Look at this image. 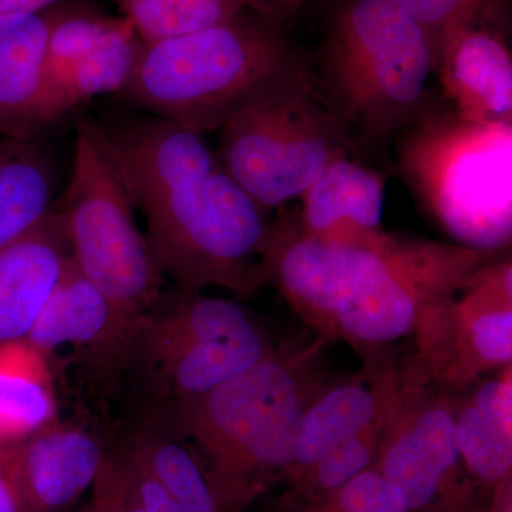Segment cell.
Here are the masks:
<instances>
[{
    "mask_svg": "<svg viewBox=\"0 0 512 512\" xmlns=\"http://www.w3.org/2000/svg\"><path fill=\"white\" fill-rule=\"evenodd\" d=\"M147 221L158 268L181 291L249 298L268 284V212L222 168L202 134L148 113L97 120Z\"/></svg>",
    "mask_w": 512,
    "mask_h": 512,
    "instance_id": "6da1fadb",
    "label": "cell"
},
{
    "mask_svg": "<svg viewBox=\"0 0 512 512\" xmlns=\"http://www.w3.org/2000/svg\"><path fill=\"white\" fill-rule=\"evenodd\" d=\"M325 342L286 343L210 392L167 407L168 424L200 458L225 512L247 511L288 473L303 413L328 384L319 370Z\"/></svg>",
    "mask_w": 512,
    "mask_h": 512,
    "instance_id": "7a4b0ae2",
    "label": "cell"
},
{
    "mask_svg": "<svg viewBox=\"0 0 512 512\" xmlns=\"http://www.w3.org/2000/svg\"><path fill=\"white\" fill-rule=\"evenodd\" d=\"M306 69L281 22L245 9L212 28L143 45L119 97L204 134L220 130L272 84Z\"/></svg>",
    "mask_w": 512,
    "mask_h": 512,
    "instance_id": "3957f363",
    "label": "cell"
},
{
    "mask_svg": "<svg viewBox=\"0 0 512 512\" xmlns=\"http://www.w3.org/2000/svg\"><path fill=\"white\" fill-rule=\"evenodd\" d=\"M430 43L397 0H345L320 55L319 96L353 137L402 133L427 100Z\"/></svg>",
    "mask_w": 512,
    "mask_h": 512,
    "instance_id": "277c9868",
    "label": "cell"
},
{
    "mask_svg": "<svg viewBox=\"0 0 512 512\" xmlns=\"http://www.w3.org/2000/svg\"><path fill=\"white\" fill-rule=\"evenodd\" d=\"M400 136L404 180L427 212L463 245L503 251L512 227V123H468L426 100Z\"/></svg>",
    "mask_w": 512,
    "mask_h": 512,
    "instance_id": "5b68a950",
    "label": "cell"
},
{
    "mask_svg": "<svg viewBox=\"0 0 512 512\" xmlns=\"http://www.w3.org/2000/svg\"><path fill=\"white\" fill-rule=\"evenodd\" d=\"M72 258L111 305L124 352L131 330L163 295V272L134 217V204L99 124L77 121L72 177L57 200Z\"/></svg>",
    "mask_w": 512,
    "mask_h": 512,
    "instance_id": "8992f818",
    "label": "cell"
},
{
    "mask_svg": "<svg viewBox=\"0 0 512 512\" xmlns=\"http://www.w3.org/2000/svg\"><path fill=\"white\" fill-rule=\"evenodd\" d=\"M220 130L222 168L265 212L301 198L336 154L353 147L309 69L272 84Z\"/></svg>",
    "mask_w": 512,
    "mask_h": 512,
    "instance_id": "52a82bcc",
    "label": "cell"
},
{
    "mask_svg": "<svg viewBox=\"0 0 512 512\" xmlns=\"http://www.w3.org/2000/svg\"><path fill=\"white\" fill-rule=\"evenodd\" d=\"M272 349L239 303L180 289L163 293L138 319L121 367L136 370L148 392L171 407L210 392Z\"/></svg>",
    "mask_w": 512,
    "mask_h": 512,
    "instance_id": "ba28073f",
    "label": "cell"
},
{
    "mask_svg": "<svg viewBox=\"0 0 512 512\" xmlns=\"http://www.w3.org/2000/svg\"><path fill=\"white\" fill-rule=\"evenodd\" d=\"M501 252L384 231L357 242L338 311V339L373 353L412 335L424 313Z\"/></svg>",
    "mask_w": 512,
    "mask_h": 512,
    "instance_id": "9c48e42d",
    "label": "cell"
},
{
    "mask_svg": "<svg viewBox=\"0 0 512 512\" xmlns=\"http://www.w3.org/2000/svg\"><path fill=\"white\" fill-rule=\"evenodd\" d=\"M409 363L375 470L410 512H478L473 483L456 439V402Z\"/></svg>",
    "mask_w": 512,
    "mask_h": 512,
    "instance_id": "30bf717a",
    "label": "cell"
},
{
    "mask_svg": "<svg viewBox=\"0 0 512 512\" xmlns=\"http://www.w3.org/2000/svg\"><path fill=\"white\" fill-rule=\"evenodd\" d=\"M414 362L431 382L464 386L512 359V264L495 259L419 320Z\"/></svg>",
    "mask_w": 512,
    "mask_h": 512,
    "instance_id": "8fae6325",
    "label": "cell"
},
{
    "mask_svg": "<svg viewBox=\"0 0 512 512\" xmlns=\"http://www.w3.org/2000/svg\"><path fill=\"white\" fill-rule=\"evenodd\" d=\"M355 244L303 234L288 218L272 225L264 264L269 281L315 335L338 339V311Z\"/></svg>",
    "mask_w": 512,
    "mask_h": 512,
    "instance_id": "7c38bea8",
    "label": "cell"
},
{
    "mask_svg": "<svg viewBox=\"0 0 512 512\" xmlns=\"http://www.w3.org/2000/svg\"><path fill=\"white\" fill-rule=\"evenodd\" d=\"M6 451L25 512L72 507L92 487L106 453L92 434L57 420Z\"/></svg>",
    "mask_w": 512,
    "mask_h": 512,
    "instance_id": "4fadbf2b",
    "label": "cell"
},
{
    "mask_svg": "<svg viewBox=\"0 0 512 512\" xmlns=\"http://www.w3.org/2000/svg\"><path fill=\"white\" fill-rule=\"evenodd\" d=\"M380 352V350H379ZM367 370L326 384L303 413L285 478L302 476L329 451L365 431L396 403L400 372L390 356L375 355Z\"/></svg>",
    "mask_w": 512,
    "mask_h": 512,
    "instance_id": "5bb4252c",
    "label": "cell"
},
{
    "mask_svg": "<svg viewBox=\"0 0 512 512\" xmlns=\"http://www.w3.org/2000/svg\"><path fill=\"white\" fill-rule=\"evenodd\" d=\"M70 256L57 202L37 227L0 249V342L28 338Z\"/></svg>",
    "mask_w": 512,
    "mask_h": 512,
    "instance_id": "9a60e30c",
    "label": "cell"
},
{
    "mask_svg": "<svg viewBox=\"0 0 512 512\" xmlns=\"http://www.w3.org/2000/svg\"><path fill=\"white\" fill-rule=\"evenodd\" d=\"M478 23L458 30L441 49L434 73L458 119L512 123V57L503 39Z\"/></svg>",
    "mask_w": 512,
    "mask_h": 512,
    "instance_id": "2e32d148",
    "label": "cell"
},
{
    "mask_svg": "<svg viewBox=\"0 0 512 512\" xmlns=\"http://www.w3.org/2000/svg\"><path fill=\"white\" fill-rule=\"evenodd\" d=\"M382 174L336 154L302 194L298 227L309 237L357 244L383 231Z\"/></svg>",
    "mask_w": 512,
    "mask_h": 512,
    "instance_id": "e0dca14e",
    "label": "cell"
},
{
    "mask_svg": "<svg viewBox=\"0 0 512 512\" xmlns=\"http://www.w3.org/2000/svg\"><path fill=\"white\" fill-rule=\"evenodd\" d=\"M25 340L47 359L73 346L89 350L104 369H121L123 363L124 345L113 309L72 256Z\"/></svg>",
    "mask_w": 512,
    "mask_h": 512,
    "instance_id": "ac0fdd59",
    "label": "cell"
},
{
    "mask_svg": "<svg viewBox=\"0 0 512 512\" xmlns=\"http://www.w3.org/2000/svg\"><path fill=\"white\" fill-rule=\"evenodd\" d=\"M56 5L0 19V137H40L43 70Z\"/></svg>",
    "mask_w": 512,
    "mask_h": 512,
    "instance_id": "d6986e66",
    "label": "cell"
},
{
    "mask_svg": "<svg viewBox=\"0 0 512 512\" xmlns=\"http://www.w3.org/2000/svg\"><path fill=\"white\" fill-rule=\"evenodd\" d=\"M59 194L55 153L40 137H0V249L28 234Z\"/></svg>",
    "mask_w": 512,
    "mask_h": 512,
    "instance_id": "ffe728a7",
    "label": "cell"
},
{
    "mask_svg": "<svg viewBox=\"0 0 512 512\" xmlns=\"http://www.w3.org/2000/svg\"><path fill=\"white\" fill-rule=\"evenodd\" d=\"M49 359L26 340L0 342V444H15L56 421Z\"/></svg>",
    "mask_w": 512,
    "mask_h": 512,
    "instance_id": "44dd1931",
    "label": "cell"
},
{
    "mask_svg": "<svg viewBox=\"0 0 512 512\" xmlns=\"http://www.w3.org/2000/svg\"><path fill=\"white\" fill-rule=\"evenodd\" d=\"M121 22V16L116 18L100 10L76 6L64 8L57 3L43 70V121L46 127L62 117L63 94L79 64Z\"/></svg>",
    "mask_w": 512,
    "mask_h": 512,
    "instance_id": "7402d4cb",
    "label": "cell"
},
{
    "mask_svg": "<svg viewBox=\"0 0 512 512\" xmlns=\"http://www.w3.org/2000/svg\"><path fill=\"white\" fill-rule=\"evenodd\" d=\"M127 447L188 512H225L194 450L163 430L138 431Z\"/></svg>",
    "mask_w": 512,
    "mask_h": 512,
    "instance_id": "603a6c76",
    "label": "cell"
},
{
    "mask_svg": "<svg viewBox=\"0 0 512 512\" xmlns=\"http://www.w3.org/2000/svg\"><path fill=\"white\" fill-rule=\"evenodd\" d=\"M454 426L458 450L471 477L494 490L510 483L511 421L483 409L468 397L456 402Z\"/></svg>",
    "mask_w": 512,
    "mask_h": 512,
    "instance_id": "cb8c5ba5",
    "label": "cell"
},
{
    "mask_svg": "<svg viewBox=\"0 0 512 512\" xmlns=\"http://www.w3.org/2000/svg\"><path fill=\"white\" fill-rule=\"evenodd\" d=\"M144 45L191 35L249 9L245 0H113Z\"/></svg>",
    "mask_w": 512,
    "mask_h": 512,
    "instance_id": "d4e9b609",
    "label": "cell"
},
{
    "mask_svg": "<svg viewBox=\"0 0 512 512\" xmlns=\"http://www.w3.org/2000/svg\"><path fill=\"white\" fill-rule=\"evenodd\" d=\"M143 45L130 23L123 19L73 73L60 104L62 117L94 97L119 94L133 73Z\"/></svg>",
    "mask_w": 512,
    "mask_h": 512,
    "instance_id": "484cf974",
    "label": "cell"
},
{
    "mask_svg": "<svg viewBox=\"0 0 512 512\" xmlns=\"http://www.w3.org/2000/svg\"><path fill=\"white\" fill-rule=\"evenodd\" d=\"M396 404L397 400L372 426L339 444L302 476L289 481L295 504L308 503L335 493L359 474L373 468Z\"/></svg>",
    "mask_w": 512,
    "mask_h": 512,
    "instance_id": "4316f807",
    "label": "cell"
},
{
    "mask_svg": "<svg viewBox=\"0 0 512 512\" xmlns=\"http://www.w3.org/2000/svg\"><path fill=\"white\" fill-rule=\"evenodd\" d=\"M423 30L433 55V72L444 43L458 30L484 18L495 0H397Z\"/></svg>",
    "mask_w": 512,
    "mask_h": 512,
    "instance_id": "83f0119b",
    "label": "cell"
},
{
    "mask_svg": "<svg viewBox=\"0 0 512 512\" xmlns=\"http://www.w3.org/2000/svg\"><path fill=\"white\" fill-rule=\"evenodd\" d=\"M295 507V512H410L375 468L359 474L335 493Z\"/></svg>",
    "mask_w": 512,
    "mask_h": 512,
    "instance_id": "f1b7e54d",
    "label": "cell"
},
{
    "mask_svg": "<svg viewBox=\"0 0 512 512\" xmlns=\"http://www.w3.org/2000/svg\"><path fill=\"white\" fill-rule=\"evenodd\" d=\"M79 512H144L123 450L106 451Z\"/></svg>",
    "mask_w": 512,
    "mask_h": 512,
    "instance_id": "f546056e",
    "label": "cell"
},
{
    "mask_svg": "<svg viewBox=\"0 0 512 512\" xmlns=\"http://www.w3.org/2000/svg\"><path fill=\"white\" fill-rule=\"evenodd\" d=\"M0 512H25L10 474L6 444H0Z\"/></svg>",
    "mask_w": 512,
    "mask_h": 512,
    "instance_id": "4dcf8cb0",
    "label": "cell"
},
{
    "mask_svg": "<svg viewBox=\"0 0 512 512\" xmlns=\"http://www.w3.org/2000/svg\"><path fill=\"white\" fill-rule=\"evenodd\" d=\"M305 0H245L249 9L281 22L301 8Z\"/></svg>",
    "mask_w": 512,
    "mask_h": 512,
    "instance_id": "1f68e13d",
    "label": "cell"
},
{
    "mask_svg": "<svg viewBox=\"0 0 512 512\" xmlns=\"http://www.w3.org/2000/svg\"><path fill=\"white\" fill-rule=\"evenodd\" d=\"M60 2L62 0H0V19L43 12Z\"/></svg>",
    "mask_w": 512,
    "mask_h": 512,
    "instance_id": "d6a6232c",
    "label": "cell"
}]
</instances>
